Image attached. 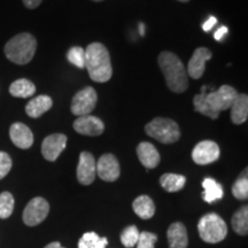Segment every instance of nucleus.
Listing matches in <instances>:
<instances>
[{"mask_svg":"<svg viewBox=\"0 0 248 248\" xmlns=\"http://www.w3.org/2000/svg\"><path fill=\"white\" fill-rule=\"evenodd\" d=\"M74 129L83 136H100L105 130V124L97 116L85 115L77 117L74 122Z\"/></svg>","mask_w":248,"mask_h":248,"instance_id":"nucleus-13","label":"nucleus"},{"mask_svg":"<svg viewBox=\"0 0 248 248\" xmlns=\"http://www.w3.org/2000/svg\"><path fill=\"white\" fill-rule=\"evenodd\" d=\"M49 212V204L44 198H33L23 210V222L28 226H36L45 221Z\"/></svg>","mask_w":248,"mask_h":248,"instance_id":"nucleus-8","label":"nucleus"},{"mask_svg":"<svg viewBox=\"0 0 248 248\" xmlns=\"http://www.w3.org/2000/svg\"><path fill=\"white\" fill-rule=\"evenodd\" d=\"M145 131L150 137L162 144H172L181 138V130L173 120L166 117H156L145 126Z\"/></svg>","mask_w":248,"mask_h":248,"instance_id":"nucleus-5","label":"nucleus"},{"mask_svg":"<svg viewBox=\"0 0 248 248\" xmlns=\"http://www.w3.org/2000/svg\"><path fill=\"white\" fill-rule=\"evenodd\" d=\"M237 95L238 92L234 88L230 85H222L215 91L206 93V101L210 109L219 114L223 110L230 109Z\"/></svg>","mask_w":248,"mask_h":248,"instance_id":"nucleus-6","label":"nucleus"},{"mask_svg":"<svg viewBox=\"0 0 248 248\" xmlns=\"http://www.w3.org/2000/svg\"><path fill=\"white\" fill-rule=\"evenodd\" d=\"M67 146V137L62 133L47 136L42 144V154L47 161L53 162Z\"/></svg>","mask_w":248,"mask_h":248,"instance_id":"nucleus-12","label":"nucleus"},{"mask_svg":"<svg viewBox=\"0 0 248 248\" xmlns=\"http://www.w3.org/2000/svg\"><path fill=\"white\" fill-rule=\"evenodd\" d=\"M97 175V162L89 152H82L77 166V179L82 185H91Z\"/></svg>","mask_w":248,"mask_h":248,"instance_id":"nucleus-10","label":"nucleus"},{"mask_svg":"<svg viewBox=\"0 0 248 248\" xmlns=\"http://www.w3.org/2000/svg\"><path fill=\"white\" fill-rule=\"evenodd\" d=\"M37 40L31 33L22 32L9 39L5 45L4 52L9 61L16 64H27L35 57Z\"/></svg>","mask_w":248,"mask_h":248,"instance_id":"nucleus-3","label":"nucleus"},{"mask_svg":"<svg viewBox=\"0 0 248 248\" xmlns=\"http://www.w3.org/2000/svg\"><path fill=\"white\" fill-rule=\"evenodd\" d=\"M12 166H13V162H12L11 156L6 152H0V179L5 178L8 175Z\"/></svg>","mask_w":248,"mask_h":248,"instance_id":"nucleus-32","label":"nucleus"},{"mask_svg":"<svg viewBox=\"0 0 248 248\" xmlns=\"http://www.w3.org/2000/svg\"><path fill=\"white\" fill-rule=\"evenodd\" d=\"M186 177L178 173H164L161 176L160 184L167 192H178L185 186Z\"/></svg>","mask_w":248,"mask_h":248,"instance_id":"nucleus-23","label":"nucleus"},{"mask_svg":"<svg viewBox=\"0 0 248 248\" xmlns=\"http://www.w3.org/2000/svg\"><path fill=\"white\" fill-rule=\"evenodd\" d=\"M85 68L94 82L106 83L111 78L110 55L101 43H92L85 49Z\"/></svg>","mask_w":248,"mask_h":248,"instance_id":"nucleus-1","label":"nucleus"},{"mask_svg":"<svg viewBox=\"0 0 248 248\" xmlns=\"http://www.w3.org/2000/svg\"><path fill=\"white\" fill-rule=\"evenodd\" d=\"M232 228L235 233L246 235L248 233V207L244 206L232 216Z\"/></svg>","mask_w":248,"mask_h":248,"instance_id":"nucleus-24","label":"nucleus"},{"mask_svg":"<svg viewBox=\"0 0 248 248\" xmlns=\"http://www.w3.org/2000/svg\"><path fill=\"white\" fill-rule=\"evenodd\" d=\"M93 1H95V2H99V1H102V0H93Z\"/></svg>","mask_w":248,"mask_h":248,"instance_id":"nucleus-39","label":"nucleus"},{"mask_svg":"<svg viewBox=\"0 0 248 248\" xmlns=\"http://www.w3.org/2000/svg\"><path fill=\"white\" fill-rule=\"evenodd\" d=\"M132 208L135 213L142 219H150L155 214V206L153 200L148 195H140L133 201Z\"/></svg>","mask_w":248,"mask_h":248,"instance_id":"nucleus-20","label":"nucleus"},{"mask_svg":"<svg viewBox=\"0 0 248 248\" xmlns=\"http://www.w3.org/2000/svg\"><path fill=\"white\" fill-rule=\"evenodd\" d=\"M157 62L170 91L183 93L188 86L187 73L177 55L172 52H161Z\"/></svg>","mask_w":248,"mask_h":248,"instance_id":"nucleus-2","label":"nucleus"},{"mask_svg":"<svg viewBox=\"0 0 248 248\" xmlns=\"http://www.w3.org/2000/svg\"><path fill=\"white\" fill-rule=\"evenodd\" d=\"M137 155L140 163L147 169L156 168L160 163V154L153 144L142 141L137 147Z\"/></svg>","mask_w":248,"mask_h":248,"instance_id":"nucleus-16","label":"nucleus"},{"mask_svg":"<svg viewBox=\"0 0 248 248\" xmlns=\"http://www.w3.org/2000/svg\"><path fill=\"white\" fill-rule=\"evenodd\" d=\"M23 5L29 9H35L42 4L43 0H22Z\"/></svg>","mask_w":248,"mask_h":248,"instance_id":"nucleus-35","label":"nucleus"},{"mask_svg":"<svg viewBox=\"0 0 248 248\" xmlns=\"http://www.w3.org/2000/svg\"><path fill=\"white\" fill-rule=\"evenodd\" d=\"M157 241V235L152 233V232L144 231L139 233V238L136 246L137 248H154Z\"/></svg>","mask_w":248,"mask_h":248,"instance_id":"nucleus-31","label":"nucleus"},{"mask_svg":"<svg viewBox=\"0 0 248 248\" xmlns=\"http://www.w3.org/2000/svg\"><path fill=\"white\" fill-rule=\"evenodd\" d=\"M231 121L234 124H243L248 117V97L247 94H239L234 99L231 106Z\"/></svg>","mask_w":248,"mask_h":248,"instance_id":"nucleus-19","label":"nucleus"},{"mask_svg":"<svg viewBox=\"0 0 248 248\" xmlns=\"http://www.w3.org/2000/svg\"><path fill=\"white\" fill-rule=\"evenodd\" d=\"M107 245V238L99 237L95 232H86L78 241V248H106Z\"/></svg>","mask_w":248,"mask_h":248,"instance_id":"nucleus-26","label":"nucleus"},{"mask_svg":"<svg viewBox=\"0 0 248 248\" xmlns=\"http://www.w3.org/2000/svg\"><path fill=\"white\" fill-rule=\"evenodd\" d=\"M67 59L70 63L78 68H85V49L80 46H74L69 48Z\"/></svg>","mask_w":248,"mask_h":248,"instance_id":"nucleus-30","label":"nucleus"},{"mask_svg":"<svg viewBox=\"0 0 248 248\" xmlns=\"http://www.w3.org/2000/svg\"><path fill=\"white\" fill-rule=\"evenodd\" d=\"M97 173L102 181L115 182L121 173L119 161L113 154L101 155L97 163Z\"/></svg>","mask_w":248,"mask_h":248,"instance_id":"nucleus-11","label":"nucleus"},{"mask_svg":"<svg viewBox=\"0 0 248 248\" xmlns=\"http://www.w3.org/2000/svg\"><path fill=\"white\" fill-rule=\"evenodd\" d=\"M44 248H64V247H62V246H61V244H60V243H58V241H54V243L48 244L47 246L44 247Z\"/></svg>","mask_w":248,"mask_h":248,"instance_id":"nucleus-36","label":"nucleus"},{"mask_svg":"<svg viewBox=\"0 0 248 248\" xmlns=\"http://www.w3.org/2000/svg\"><path fill=\"white\" fill-rule=\"evenodd\" d=\"M232 194L238 200H246L248 198V178H247V170L238 177L232 186Z\"/></svg>","mask_w":248,"mask_h":248,"instance_id":"nucleus-27","label":"nucleus"},{"mask_svg":"<svg viewBox=\"0 0 248 248\" xmlns=\"http://www.w3.org/2000/svg\"><path fill=\"white\" fill-rule=\"evenodd\" d=\"M213 57L210 49L206 47H199L194 51L191 60L188 61V66L186 73L193 79H199L204 73V66L206 62L210 60Z\"/></svg>","mask_w":248,"mask_h":248,"instance_id":"nucleus-14","label":"nucleus"},{"mask_svg":"<svg viewBox=\"0 0 248 248\" xmlns=\"http://www.w3.org/2000/svg\"><path fill=\"white\" fill-rule=\"evenodd\" d=\"M203 193L202 198L206 202L212 203L214 201L219 200L223 198V187L219 183H217L213 178H204L202 182Z\"/></svg>","mask_w":248,"mask_h":248,"instance_id":"nucleus-22","label":"nucleus"},{"mask_svg":"<svg viewBox=\"0 0 248 248\" xmlns=\"http://www.w3.org/2000/svg\"><path fill=\"white\" fill-rule=\"evenodd\" d=\"M169 248H187L188 237L185 225L181 222L172 223L167 231Z\"/></svg>","mask_w":248,"mask_h":248,"instance_id":"nucleus-17","label":"nucleus"},{"mask_svg":"<svg viewBox=\"0 0 248 248\" xmlns=\"http://www.w3.org/2000/svg\"><path fill=\"white\" fill-rule=\"evenodd\" d=\"M217 23V18L215 17V16H210L208 20L206 21V22H204L203 24H202V29H203V31H209V30H212L213 28H214V26H215V24Z\"/></svg>","mask_w":248,"mask_h":248,"instance_id":"nucleus-34","label":"nucleus"},{"mask_svg":"<svg viewBox=\"0 0 248 248\" xmlns=\"http://www.w3.org/2000/svg\"><path fill=\"white\" fill-rule=\"evenodd\" d=\"M139 31H140V35L144 36L145 29H144V24H142V23H140V26H139Z\"/></svg>","mask_w":248,"mask_h":248,"instance_id":"nucleus-37","label":"nucleus"},{"mask_svg":"<svg viewBox=\"0 0 248 248\" xmlns=\"http://www.w3.org/2000/svg\"><path fill=\"white\" fill-rule=\"evenodd\" d=\"M98 101V95L95 90L88 86V88L80 90L77 92L75 97L71 101V113L76 116H85L89 115L91 111L94 109L95 105Z\"/></svg>","mask_w":248,"mask_h":248,"instance_id":"nucleus-7","label":"nucleus"},{"mask_svg":"<svg viewBox=\"0 0 248 248\" xmlns=\"http://www.w3.org/2000/svg\"><path fill=\"white\" fill-rule=\"evenodd\" d=\"M178 1H181V2H187V1H190V0H178Z\"/></svg>","mask_w":248,"mask_h":248,"instance_id":"nucleus-38","label":"nucleus"},{"mask_svg":"<svg viewBox=\"0 0 248 248\" xmlns=\"http://www.w3.org/2000/svg\"><path fill=\"white\" fill-rule=\"evenodd\" d=\"M9 137L15 146L21 150H28L33 144L32 131L26 124L16 122L13 123L9 128Z\"/></svg>","mask_w":248,"mask_h":248,"instance_id":"nucleus-15","label":"nucleus"},{"mask_svg":"<svg viewBox=\"0 0 248 248\" xmlns=\"http://www.w3.org/2000/svg\"><path fill=\"white\" fill-rule=\"evenodd\" d=\"M14 197L9 192L0 193V218L6 219L13 214L14 210Z\"/></svg>","mask_w":248,"mask_h":248,"instance_id":"nucleus-28","label":"nucleus"},{"mask_svg":"<svg viewBox=\"0 0 248 248\" xmlns=\"http://www.w3.org/2000/svg\"><path fill=\"white\" fill-rule=\"evenodd\" d=\"M139 233H140V232L138 231L137 226L136 225L126 226V228L122 231V233H121V243H122L124 245V247L126 248L135 247L138 241Z\"/></svg>","mask_w":248,"mask_h":248,"instance_id":"nucleus-29","label":"nucleus"},{"mask_svg":"<svg viewBox=\"0 0 248 248\" xmlns=\"http://www.w3.org/2000/svg\"><path fill=\"white\" fill-rule=\"evenodd\" d=\"M198 232L204 243L217 244L225 239L228 234V226L224 219L215 213L207 214L198 223Z\"/></svg>","mask_w":248,"mask_h":248,"instance_id":"nucleus-4","label":"nucleus"},{"mask_svg":"<svg viewBox=\"0 0 248 248\" xmlns=\"http://www.w3.org/2000/svg\"><path fill=\"white\" fill-rule=\"evenodd\" d=\"M228 31H229L228 28H226L225 26L218 28V29L215 31V33H214V38H215L216 40H218V42H221V40L225 37L226 33H228Z\"/></svg>","mask_w":248,"mask_h":248,"instance_id":"nucleus-33","label":"nucleus"},{"mask_svg":"<svg viewBox=\"0 0 248 248\" xmlns=\"http://www.w3.org/2000/svg\"><path fill=\"white\" fill-rule=\"evenodd\" d=\"M206 86H202L201 88V93L199 94H195L194 99H193V104H194V109L198 113L202 114L204 116H208L212 120H217L218 119L219 114H216L215 111H213L210 109V107L208 106L206 101Z\"/></svg>","mask_w":248,"mask_h":248,"instance_id":"nucleus-25","label":"nucleus"},{"mask_svg":"<svg viewBox=\"0 0 248 248\" xmlns=\"http://www.w3.org/2000/svg\"><path fill=\"white\" fill-rule=\"evenodd\" d=\"M53 106V100L48 95H38V97L32 98L28 102L26 106V113L28 116L32 117V119H37V117L42 116L46 111L51 109Z\"/></svg>","mask_w":248,"mask_h":248,"instance_id":"nucleus-18","label":"nucleus"},{"mask_svg":"<svg viewBox=\"0 0 248 248\" xmlns=\"http://www.w3.org/2000/svg\"><path fill=\"white\" fill-rule=\"evenodd\" d=\"M36 86L29 79L20 78L13 82L9 86V93L15 98H30L35 94Z\"/></svg>","mask_w":248,"mask_h":248,"instance_id":"nucleus-21","label":"nucleus"},{"mask_svg":"<svg viewBox=\"0 0 248 248\" xmlns=\"http://www.w3.org/2000/svg\"><path fill=\"white\" fill-rule=\"evenodd\" d=\"M219 157V147L215 141L203 140L195 145L192 151V159L197 164L206 166L210 164Z\"/></svg>","mask_w":248,"mask_h":248,"instance_id":"nucleus-9","label":"nucleus"}]
</instances>
